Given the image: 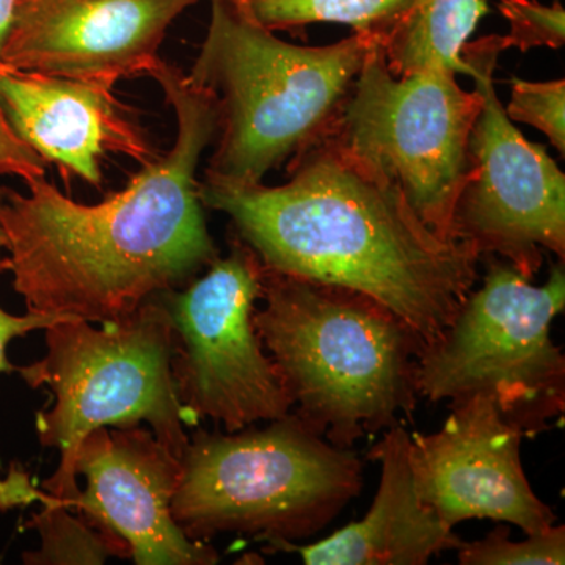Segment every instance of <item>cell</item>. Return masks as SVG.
<instances>
[{"label": "cell", "mask_w": 565, "mask_h": 565, "mask_svg": "<svg viewBox=\"0 0 565 565\" xmlns=\"http://www.w3.org/2000/svg\"><path fill=\"white\" fill-rule=\"evenodd\" d=\"M148 76L174 111L177 137L122 191L84 204L46 177L28 182V195L3 185L0 236L29 313L115 321L217 258L196 180L217 134L214 98L162 58Z\"/></svg>", "instance_id": "1"}, {"label": "cell", "mask_w": 565, "mask_h": 565, "mask_svg": "<svg viewBox=\"0 0 565 565\" xmlns=\"http://www.w3.org/2000/svg\"><path fill=\"white\" fill-rule=\"evenodd\" d=\"M282 185L204 172L199 195L274 273L366 294L424 344L455 319L478 281V253L437 236L384 174L333 137L288 167Z\"/></svg>", "instance_id": "2"}, {"label": "cell", "mask_w": 565, "mask_h": 565, "mask_svg": "<svg viewBox=\"0 0 565 565\" xmlns=\"http://www.w3.org/2000/svg\"><path fill=\"white\" fill-rule=\"evenodd\" d=\"M259 300L253 322L313 433L352 449L412 419L424 341L403 318L366 294L269 269Z\"/></svg>", "instance_id": "3"}, {"label": "cell", "mask_w": 565, "mask_h": 565, "mask_svg": "<svg viewBox=\"0 0 565 565\" xmlns=\"http://www.w3.org/2000/svg\"><path fill=\"white\" fill-rule=\"evenodd\" d=\"M211 21L188 74L217 107L207 173L263 182L337 129L373 40L352 33L327 46L286 43L243 0H210Z\"/></svg>", "instance_id": "4"}, {"label": "cell", "mask_w": 565, "mask_h": 565, "mask_svg": "<svg viewBox=\"0 0 565 565\" xmlns=\"http://www.w3.org/2000/svg\"><path fill=\"white\" fill-rule=\"evenodd\" d=\"M174 522L191 541L223 534L296 542L333 522L359 497L363 462L294 412L237 433L199 429L181 457Z\"/></svg>", "instance_id": "5"}, {"label": "cell", "mask_w": 565, "mask_h": 565, "mask_svg": "<svg viewBox=\"0 0 565 565\" xmlns=\"http://www.w3.org/2000/svg\"><path fill=\"white\" fill-rule=\"evenodd\" d=\"M99 326L81 319L54 323L44 330V359L17 371L31 388L47 386L54 394L35 427L41 446L61 452L57 470L41 484V493L58 504L79 493L77 451L99 427L148 423L180 459L189 444L172 373L177 333L166 305L154 296Z\"/></svg>", "instance_id": "6"}, {"label": "cell", "mask_w": 565, "mask_h": 565, "mask_svg": "<svg viewBox=\"0 0 565 565\" xmlns=\"http://www.w3.org/2000/svg\"><path fill=\"white\" fill-rule=\"evenodd\" d=\"M487 262L482 286L416 360V388L430 403L487 397L534 438L565 412V356L552 326L565 307L564 263L534 286L503 259Z\"/></svg>", "instance_id": "7"}, {"label": "cell", "mask_w": 565, "mask_h": 565, "mask_svg": "<svg viewBox=\"0 0 565 565\" xmlns=\"http://www.w3.org/2000/svg\"><path fill=\"white\" fill-rule=\"evenodd\" d=\"M457 74L426 68L396 76L381 44L367 52L333 139L393 182L441 239H452V212L468 170L479 92Z\"/></svg>", "instance_id": "8"}, {"label": "cell", "mask_w": 565, "mask_h": 565, "mask_svg": "<svg viewBox=\"0 0 565 565\" xmlns=\"http://www.w3.org/2000/svg\"><path fill=\"white\" fill-rule=\"evenodd\" d=\"M264 264L233 233L230 253L202 278L158 294L172 318L174 390L185 426L200 419L237 433L292 412V401L253 322Z\"/></svg>", "instance_id": "9"}, {"label": "cell", "mask_w": 565, "mask_h": 565, "mask_svg": "<svg viewBox=\"0 0 565 565\" xmlns=\"http://www.w3.org/2000/svg\"><path fill=\"white\" fill-rule=\"evenodd\" d=\"M501 35L467 41L462 57L482 98L470 170L452 212V239L479 258L500 256L533 280L544 252L565 258V177L542 145L512 125L494 90Z\"/></svg>", "instance_id": "10"}, {"label": "cell", "mask_w": 565, "mask_h": 565, "mask_svg": "<svg viewBox=\"0 0 565 565\" xmlns=\"http://www.w3.org/2000/svg\"><path fill=\"white\" fill-rule=\"evenodd\" d=\"M435 434L411 435L416 493L446 526L467 520L515 525L525 535L555 525L557 516L527 481L520 446L523 430L487 397L449 405Z\"/></svg>", "instance_id": "11"}, {"label": "cell", "mask_w": 565, "mask_h": 565, "mask_svg": "<svg viewBox=\"0 0 565 565\" xmlns=\"http://www.w3.org/2000/svg\"><path fill=\"white\" fill-rule=\"evenodd\" d=\"M74 468L87 486L61 505L128 550L134 564L221 561L214 546L191 541L174 522L172 501L180 486L181 459L151 429L140 424L99 427L82 440Z\"/></svg>", "instance_id": "12"}, {"label": "cell", "mask_w": 565, "mask_h": 565, "mask_svg": "<svg viewBox=\"0 0 565 565\" xmlns=\"http://www.w3.org/2000/svg\"><path fill=\"white\" fill-rule=\"evenodd\" d=\"M200 0H17L0 62L115 87L150 73L167 31Z\"/></svg>", "instance_id": "13"}, {"label": "cell", "mask_w": 565, "mask_h": 565, "mask_svg": "<svg viewBox=\"0 0 565 565\" xmlns=\"http://www.w3.org/2000/svg\"><path fill=\"white\" fill-rule=\"evenodd\" d=\"M0 104L18 136L44 162L93 188H102V161L107 154L126 156L141 167L161 156L131 107L118 102L109 85L0 62Z\"/></svg>", "instance_id": "14"}, {"label": "cell", "mask_w": 565, "mask_h": 565, "mask_svg": "<svg viewBox=\"0 0 565 565\" xmlns=\"http://www.w3.org/2000/svg\"><path fill=\"white\" fill-rule=\"evenodd\" d=\"M367 459L381 463V482L367 514L310 545L267 542L266 553H299L308 565H426L465 544L422 503L411 467V434L390 427Z\"/></svg>", "instance_id": "15"}, {"label": "cell", "mask_w": 565, "mask_h": 565, "mask_svg": "<svg viewBox=\"0 0 565 565\" xmlns=\"http://www.w3.org/2000/svg\"><path fill=\"white\" fill-rule=\"evenodd\" d=\"M487 13V0H423L382 46L388 68L396 76L426 68L470 76L462 50Z\"/></svg>", "instance_id": "16"}, {"label": "cell", "mask_w": 565, "mask_h": 565, "mask_svg": "<svg viewBox=\"0 0 565 565\" xmlns=\"http://www.w3.org/2000/svg\"><path fill=\"white\" fill-rule=\"evenodd\" d=\"M273 32H296L316 22H337L384 46L423 0H243Z\"/></svg>", "instance_id": "17"}, {"label": "cell", "mask_w": 565, "mask_h": 565, "mask_svg": "<svg viewBox=\"0 0 565 565\" xmlns=\"http://www.w3.org/2000/svg\"><path fill=\"white\" fill-rule=\"evenodd\" d=\"M17 494L43 505L28 523V527L39 531L41 548L24 553L25 564H104L109 557L131 559L128 550L115 544L70 509L52 503L39 490L22 486V492Z\"/></svg>", "instance_id": "18"}, {"label": "cell", "mask_w": 565, "mask_h": 565, "mask_svg": "<svg viewBox=\"0 0 565 565\" xmlns=\"http://www.w3.org/2000/svg\"><path fill=\"white\" fill-rule=\"evenodd\" d=\"M462 565H563L565 564V526L553 525L525 541L509 537V527L500 525L482 541L465 544L459 550Z\"/></svg>", "instance_id": "19"}, {"label": "cell", "mask_w": 565, "mask_h": 565, "mask_svg": "<svg viewBox=\"0 0 565 565\" xmlns=\"http://www.w3.org/2000/svg\"><path fill=\"white\" fill-rule=\"evenodd\" d=\"M511 90V102L504 107L509 120L539 129L564 156L565 81L530 82L515 77Z\"/></svg>", "instance_id": "20"}, {"label": "cell", "mask_w": 565, "mask_h": 565, "mask_svg": "<svg viewBox=\"0 0 565 565\" xmlns=\"http://www.w3.org/2000/svg\"><path fill=\"white\" fill-rule=\"evenodd\" d=\"M501 14L509 22V33L501 36L504 51L522 52L533 47L559 50L565 41V11L559 2L544 6L537 0H500Z\"/></svg>", "instance_id": "21"}, {"label": "cell", "mask_w": 565, "mask_h": 565, "mask_svg": "<svg viewBox=\"0 0 565 565\" xmlns=\"http://www.w3.org/2000/svg\"><path fill=\"white\" fill-rule=\"evenodd\" d=\"M47 163L18 136L0 104V180L6 177H18L32 182L46 177ZM3 185L0 184V200Z\"/></svg>", "instance_id": "22"}, {"label": "cell", "mask_w": 565, "mask_h": 565, "mask_svg": "<svg viewBox=\"0 0 565 565\" xmlns=\"http://www.w3.org/2000/svg\"><path fill=\"white\" fill-rule=\"evenodd\" d=\"M3 243L0 236V274L9 273L10 263L9 258L2 256ZM68 316H52V315H36L25 313L22 316L10 315L0 307V374L17 373L18 366L9 362L7 356V348L14 338L25 337L36 330L50 329L54 323L68 321Z\"/></svg>", "instance_id": "23"}, {"label": "cell", "mask_w": 565, "mask_h": 565, "mask_svg": "<svg viewBox=\"0 0 565 565\" xmlns=\"http://www.w3.org/2000/svg\"><path fill=\"white\" fill-rule=\"evenodd\" d=\"M14 3H17V0H0V44H2L7 31H9Z\"/></svg>", "instance_id": "24"}]
</instances>
